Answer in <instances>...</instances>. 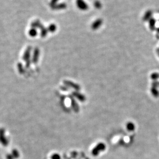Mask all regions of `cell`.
Instances as JSON below:
<instances>
[{
  "label": "cell",
  "mask_w": 159,
  "mask_h": 159,
  "mask_svg": "<svg viewBox=\"0 0 159 159\" xmlns=\"http://www.w3.org/2000/svg\"><path fill=\"white\" fill-rule=\"evenodd\" d=\"M76 4L77 7L81 10H87L89 8V6L84 0H76Z\"/></svg>",
  "instance_id": "6da1fadb"
},
{
  "label": "cell",
  "mask_w": 159,
  "mask_h": 159,
  "mask_svg": "<svg viewBox=\"0 0 159 159\" xmlns=\"http://www.w3.org/2000/svg\"><path fill=\"white\" fill-rule=\"evenodd\" d=\"M106 148L105 145L103 143H100L98 144L92 151L93 155L96 156H97L100 152L101 151H103Z\"/></svg>",
  "instance_id": "7a4b0ae2"
},
{
  "label": "cell",
  "mask_w": 159,
  "mask_h": 159,
  "mask_svg": "<svg viewBox=\"0 0 159 159\" xmlns=\"http://www.w3.org/2000/svg\"><path fill=\"white\" fill-rule=\"evenodd\" d=\"M102 23V21L101 19H98L95 20L92 24V28L93 30H96L99 28Z\"/></svg>",
  "instance_id": "3957f363"
},
{
  "label": "cell",
  "mask_w": 159,
  "mask_h": 159,
  "mask_svg": "<svg viewBox=\"0 0 159 159\" xmlns=\"http://www.w3.org/2000/svg\"><path fill=\"white\" fill-rule=\"evenodd\" d=\"M31 26L32 28H39V29H41L42 27L44 26L41 23V22L38 20H35L34 22H32L31 24Z\"/></svg>",
  "instance_id": "277c9868"
},
{
  "label": "cell",
  "mask_w": 159,
  "mask_h": 159,
  "mask_svg": "<svg viewBox=\"0 0 159 159\" xmlns=\"http://www.w3.org/2000/svg\"><path fill=\"white\" fill-rule=\"evenodd\" d=\"M67 8V4L65 3H62L59 4H56V5L52 7V8L54 10H61L63 9Z\"/></svg>",
  "instance_id": "5b68a950"
},
{
  "label": "cell",
  "mask_w": 159,
  "mask_h": 159,
  "mask_svg": "<svg viewBox=\"0 0 159 159\" xmlns=\"http://www.w3.org/2000/svg\"><path fill=\"white\" fill-rule=\"evenodd\" d=\"M31 50V47H29L25 51V53L24 54L23 59L25 60H29V59L30 58V51Z\"/></svg>",
  "instance_id": "8992f818"
},
{
  "label": "cell",
  "mask_w": 159,
  "mask_h": 159,
  "mask_svg": "<svg viewBox=\"0 0 159 159\" xmlns=\"http://www.w3.org/2000/svg\"><path fill=\"white\" fill-rule=\"evenodd\" d=\"M39 50L38 48H36L34 50V55H33V61L36 62L37 61L38 58H39Z\"/></svg>",
  "instance_id": "52a82bcc"
},
{
  "label": "cell",
  "mask_w": 159,
  "mask_h": 159,
  "mask_svg": "<svg viewBox=\"0 0 159 159\" xmlns=\"http://www.w3.org/2000/svg\"><path fill=\"white\" fill-rule=\"evenodd\" d=\"M126 128L129 131H133L135 129V126L132 122H129L126 124Z\"/></svg>",
  "instance_id": "ba28073f"
},
{
  "label": "cell",
  "mask_w": 159,
  "mask_h": 159,
  "mask_svg": "<svg viewBox=\"0 0 159 159\" xmlns=\"http://www.w3.org/2000/svg\"><path fill=\"white\" fill-rule=\"evenodd\" d=\"M41 32H40V36L42 37H45L46 36L47 33H48V30H47V28L44 27V26L42 27L41 29Z\"/></svg>",
  "instance_id": "9c48e42d"
},
{
  "label": "cell",
  "mask_w": 159,
  "mask_h": 159,
  "mask_svg": "<svg viewBox=\"0 0 159 159\" xmlns=\"http://www.w3.org/2000/svg\"><path fill=\"white\" fill-rule=\"evenodd\" d=\"M57 30V26L55 24H51L48 26L47 30L51 33H54Z\"/></svg>",
  "instance_id": "30bf717a"
},
{
  "label": "cell",
  "mask_w": 159,
  "mask_h": 159,
  "mask_svg": "<svg viewBox=\"0 0 159 159\" xmlns=\"http://www.w3.org/2000/svg\"><path fill=\"white\" fill-rule=\"evenodd\" d=\"M151 16H152L151 11V10L147 11L143 17V20L144 21H147L148 20L150 19Z\"/></svg>",
  "instance_id": "8fae6325"
},
{
  "label": "cell",
  "mask_w": 159,
  "mask_h": 159,
  "mask_svg": "<svg viewBox=\"0 0 159 159\" xmlns=\"http://www.w3.org/2000/svg\"><path fill=\"white\" fill-rule=\"evenodd\" d=\"M29 35L31 37H35L37 35V31L36 30V28H31L29 30Z\"/></svg>",
  "instance_id": "7c38bea8"
},
{
  "label": "cell",
  "mask_w": 159,
  "mask_h": 159,
  "mask_svg": "<svg viewBox=\"0 0 159 159\" xmlns=\"http://www.w3.org/2000/svg\"><path fill=\"white\" fill-rule=\"evenodd\" d=\"M151 92L152 95L155 97L156 98L158 97L159 96V92L157 88H154V87H152L151 88Z\"/></svg>",
  "instance_id": "4fadbf2b"
},
{
  "label": "cell",
  "mask_w": 159,
  "mask_h": 159,
  "mask_svg": "<svg viewBox=\"0 0 159 159\" xmlns=\"http://www.w3.org/2000/svg\"><path fill=\"white\" fill-rule=\"evenodd\" d=\"M156 21L155 19L151 18L149 20V26L151 30H154L155 29Z\"/></svg>",
  "instance_id": "5bb4252c"
},
{
  "label": "cell",
  "mask_w": 159,
  "mask_h": 159,
  "mask_svg": "<svg viewBox=\"0 0 159 159\" xmlns=\"http://www.w3.org/2000/svg\"><path fill=\"white\" fill-rule=\"evenodd\" d=\"M151 78L153 81H157L159 78V74L157 72H154L151 75Z\"/></svg>",
  "instance_id": "9a60e30c"
},
{
  "label": "cell",
  "mask_w": 159,
  "mask_h": 159,
  "mask_svg": "<svg viewBox=\"0 0 159 159\" xmlns=\"http://www.w3.org/2000/svg\"><path fill=\"white\" fill-rule=\"evenodd\" d=\"M94 6L97 9H99V8H101V2L98 1H95L94 3Z\"/></svg>",
  "instance_id": "2e32d148"
},
{
  "label": "cell",
  "mask_w": 159,
  "mask_h": 159,
  "mask_svg": "<svg viewBox=\"0 0 159 159\" xmlns=\"http://www.w3.org/2000/svg\"><path fill=\"white\" fill-rule=\"evenodd\" d=\"M159 86V82L158 81H153V83H152V87H154L157 88Z\"/></svg>",
  "instance_id": "e0dca14e"
},
{
  "label": "cell",
  "mask_w": 159,
  "mask_h": 159,
  "mask_svg": "<svg viewBox=\"0 0 159 159\" xmlns=\"http://www.w3.org/2000/svg\"><path fill=\"white\" fill-rule=\"evenodd\" d=\"M58 1H59V0H51V3H50L51 7H52L53 6H54L56 5Z\"/></svg>",
  "instance_id": "ac0fdd59"
},
{
  "label": "cell",
  "mask_w": 159,
  "mask_h": 159,
  "mask_svg": "<svg viewBox=\"0 0 159 159\" xmlns=\"http://www.w3.org/2000/svg\"><path fill=\"white\" fill-rule=\"evenodd\" d=\"M157 53H158V55L159 56V49H158L157 50Z\"/></svg>",
  "instance_id": "d6986e66"
},
{
  "label": "cell",
  "mask_w": 159,
  "mask_h": 159,
  "mask_svg": "<svg viewBox=\"0 0 159 159\" xmlns=\"http://www.w3.org/2000/svg\"><path fill=\"white\" fill-rule=\"evenodd\" d=\"M157 31L159 33V28H158V30H157Z\"/></svg>",
  "instance_id": "ffe728a7"
}]
</instances>
